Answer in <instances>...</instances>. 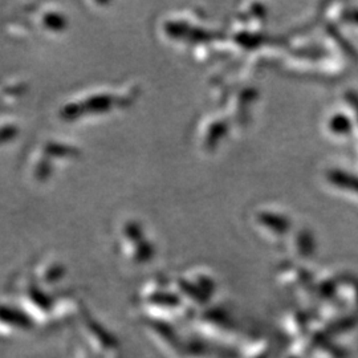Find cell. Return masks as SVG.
Wrapping results in <instances>:
<instances>
[{"instance_id":"cell-1","label":"cell","mask_w":358,"mask_h":358,"mask_svg":"<svg viewBox=\"0 0 358 358\" xmlns=\"http://www.w3.org/2000/svg\"><path fill=\"white\" fill-rule=\"evenodd\" d=\"M38 24L45 32L60 34L66 27V17L57 10H44L38 15Z\"/></svg>"}]
</instances>
